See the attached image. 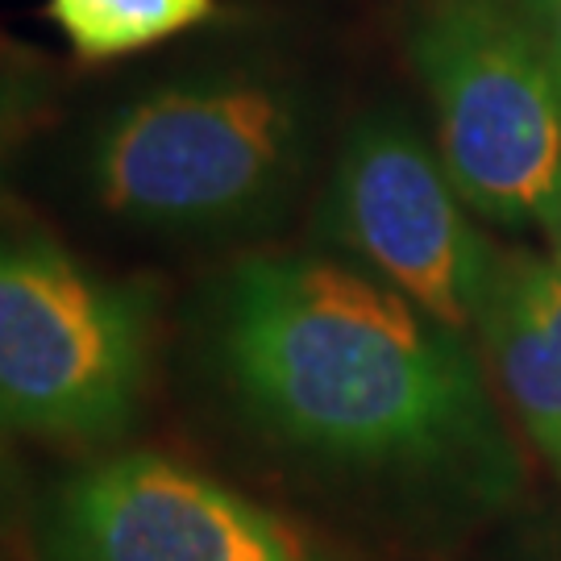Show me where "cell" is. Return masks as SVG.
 I'll return each mask as SVG.
<instances>
[{"label": "cell", "instance_id": "6da1fadb", "mask_svg": "<svg viewBox=\"0 0 561 561\" xmlns=\"http://www.w3.org/2000/svg\"><path fill=\"white\" fill-rule=\"evenodd\" d=\"M213 350L241 408L304 454L495 482L503 433L470 337L375 275L300 254L238 262Z\"/></svg>", "mask_w": 561, "mask_h": 561}, {"label": "cell", "instance_id": "ba28073f", "mask_svg": "<svg viewBox=\"0 0 561 561\" xmlns=\"http://www.w3.org/2000/svg\"><path fill=\"white\" fill-rule=\"evenodd\" d=\"M50 18L88 62L138 55L213 18V0H50Z\"/></svg>", "mask_w": 561, "mask_h": 561}, {"label": "cell", "instance_id": "3957f363", "mask_svg": "<svg viewBox=\"0 0 561 561\" xmlns=\"http://www.w3.org/2000/svg\"><path fill=\"white\" fill-rule=\"evenodd\" d=\"M412 59L466 204L495 225H541L561 180V83L541 25L507 0H424Z\"/></svg>", "mask_w": 561, "mask_h": 561}, {"label": "cell", "instance_id": "52a82bcc", "mask_svg": "<svg viewBox=\"0 0 561 561\" xmlns=\"http://www.w3.org/2000/svg\"><path fill=\"white\" fill-rule=\"evenodd\" d=\"M482 350L503 396L549 461L561 466V266L537 254H500L479 308Z\"/></svg>", "mask_w": 561, "mask_h": 561}, {"label": "cell", "instance_id": "277c9868", "mask_svg": "<svg viewBox=\"0 0 561 561\" xmlns=\"http://www.w3.org/2000/svg\"><path fill=\"white\" fill-rule=\"evenodd\" d=\"M150 358V300L62 245L0 233V424L104 442L134 421Z\"/></svg>", "mask_w": 561, "mask_h": 561}, {"label": "cell", "instance_id": "7a4b0ae2", "mask_svg": "<svg viewBox=\"0 0 561 561\" xmlns=\"http://www.w3.org/2000/svg\"><path fill=\"white\" fill-rule=\"evenodd\" d=\"M308 167L304 92L271 71L154 88L104 121L92 192L129 225L221 233L271 217Z\"/></svg>", "mask_w": 561, "mask_h": 561}, {"label": "cell", "instance_id": "8992f818", "mask_svg": "<svg viewBox=\"0 0 561 561\" xmlns=\"http://www.w3.org/2000/svg\"><path fill=\"white\" fill-rule=\"evenodd\" d=\"M38 561H350L275 507L162 454H117L62 482Z\"/></svg>", "mask_w": 561, "mask_h": 561}, {"label": "cell", "instance_id": "30bf717a", "mask_svg": "<svg viewBox=\"0 0 561 561\" xmlns=\"http://www.w3.org/2000/svg\"><path fill=\"white\" fill-rule=\"evenodd\" d=\"M541 229H545V238H549V245H553V262L561 266V180H558V187H553L549 204H545Z\"/></svg>", "mask_w": 561, "mask_h": 561}, {"label": "cell", "instance_id": "7c38bea8", "mask_svg": "<svg viewBox=\"0 0 561 561\" xmlns=\"http://www.w3.org/2000/svg\"><path fill=\"white\" fill-rule=\"evenodd\" d=\"M516 4L524 9V18H533L537 25H541V21L553 13V4H558V0H516Z\"/></svg>", "mask_w": 561, "mask_h": 561}, {"label": "cell", "instance_id": "8fae6325", "mask_svg": "<svg viewBox=\"0 0 561 561\" xmlns=\"http://www.w3.org/2000/svg\"><path fill=\"white\" fill-rule=\"evenodd\" d=\"M541 38L549 46V59H553V71H558V83H561V0L553 4V13L541 21Z\"/></svg>", "mask_w": 561, "mask_h": 561}, {"label": "cell", "instance_id": "9c48e42d", "mask_svg": "<svg viewBox=\"0 0 561 561\" xmlns=\"http://www.w3.org/2000/svg\"><path fill=\"white\" fill-rule=\"evenodd\" d=\"M21 113H25V88L13 76H0V150L21 125Z\"/></svg>", "mask_w": 561, "mask_h": 561}, {"label": "cell", "instance_id": "5b68a950", "mask_svg": "<svg viewBox=\"0 0 561 561\" xmlns=\"http://www.w3.org/2000/svg\"><path fill=\"white\" fill-rule=\"evenodd\" d=\"M416 125L379 108L345 134L324 201V233L370 275L461 337L474 333L495 250Z\"/></svg>", "mask_w": 561, "mask_h": 561}]
</instances>
